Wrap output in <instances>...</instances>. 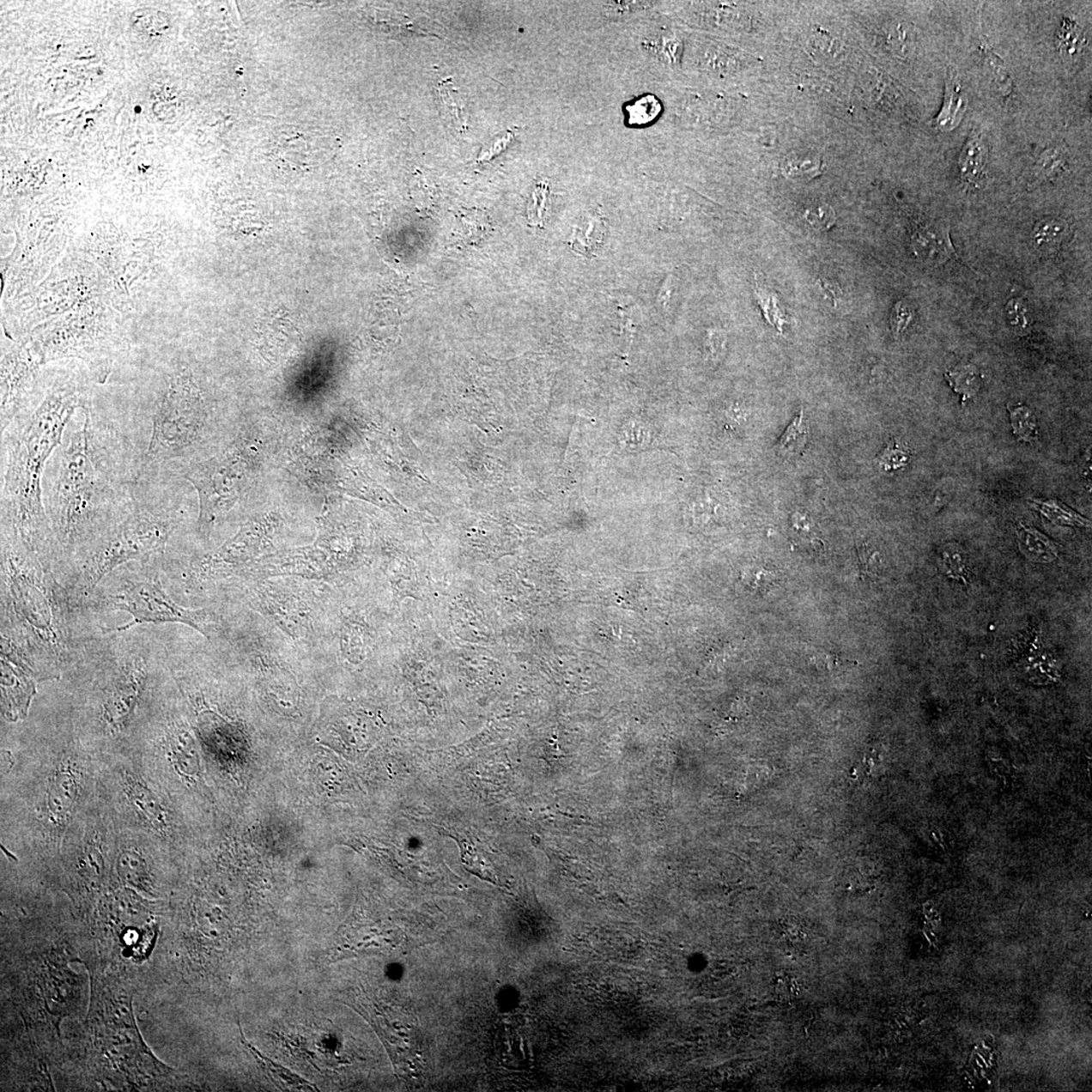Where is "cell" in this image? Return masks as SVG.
<instances>
[{
    "label": "cell",
    "mask_w": 1092,
    "mask_h": 1092,
    "mask_svg": "<svg viewBox=\"0 0 1092 1092\" xmlns=\"http://www.w3.org/2000/svg\"><path fill=\"white\" fill-rule=\"evenodd\" d=\"M239 1023L240 1029L241 1043L252 1055L256 1063H258L261 1071L271 1080V1083L282 1090H300V1091H320L314 1083L309 1082L299 1074L289 1071L278 1063L270 1059V1058L264 1055L255 1046L248 1042L244 1037L243 1031Z\"/></svg>",
    "instance_id": "13"
},
{
    "label": "cell",
    "mask_w": 1092,
    "mask_h": 1092,
    "mask_svg": "<svg viewBox=\"0 0 1092 1092\" xmlns=\"http://www.w3.org/2000/svg\"><path fill=\"white\" fill-rule=\"evenodd\" d=\"M1072 229L1068 221L1058 217L1044 218L1034 225L1031 239L1033 247L1040 254H1054L1071 239Z\"/></svg>",
    "instance_id": "17"
},
{
    "label": "cell",
    "mask_w": 1092,
    "mask_h": 1092,
    "mask_svg": "<svg viewBox=\"0 0 1092 1092\" xmlns=\"http://www.w3.org/2000/svg\"><path fill=\"white\" fill-rule=\"evenodd\" d=\"M146 502L136 490L132 503L100 537L85 566V587L88 590H94L118 567L146 561L165 550L173 523L157 505Z\"/></svg>",
    "instance_id": "4"
},
{
    "label": "cell",
    "mask_w": 1092,
    "mask_h": 1092,
    "mask_svg": "<svg viewBox=\"0 0 1092 1092\" xmlns=\"http://www.w3.org/2000/svg\"><path fill=\"white\" fill-rule=\"evenodd\" d=\"M910 453L907 446L901 443L893 440L884 449L877 458L878 465L884 471H892L906 468L909 463Z\"/></svg>",
    "instance_id": "31"
},
{
    "label": "cell",
    "mask_w": 1092,
    "mask_h": 1092,
    "mask_svg": "<svg viewBox=\"0 0 1092 1092\" xmlns=\"http://www.w3.org/2000/svg\"><path fill=\"white\" fill-rule=\"evenodd\" d=\"M1059 41L1063 54L1073 56L1082 50V31L1071 21H1066L1059 33Z\"/></svg>",
    "instance_id": "37"
},
{
    "label": "cell",
    "mask_w": 1092,
    "mask_h": 1092,
    "mask_svg": "<svg viewBox=\"0 0 1092 1092\" xmlns=\"http://www.w3.org/2000/svg\"><path fill=\"white\" fill-rule=\"evenodd\" d=\"M373 25L385 33L394 36H408L413 33H420L422 36H428L429 33L419 30V27L414 25L412 20L407 18L406 15H385L383 11L378 10L372 16Z\"/></svg>",
    "instance_id": "28"
},
{
    "label": "cell",
    "mask_w": 1092,
    "mask_h": 1092,
    "mask_svg": "<svg viewBox=\"0 0 1092 1092\" xmlns=\"http://www.w3.org/2000/svg\"><path fill=\"white\" fill-rule=\"evenodd\" d=\"M146 679L145 665L140 659L130 662L119 670L105 707L106 718L111 725L119 726L126 724L143 692Z\"/></svg>",
    "instance_id": "10"
},
{
    "label": "cell",
    "mask_w": 1092,
    "mask_h": 1092,
    "mask_svg": "<svg viewBox=\"0 0 1092 1092\" xmlns=\"http://www.w3.org/2000/svg\"><path fill=\"white\" fill-rule=\"evenodd\" d=\"M804 219L817 230H828L837 221L834 209L826 203H819L807 209Z\"/></svg>",
    "instance_id": "36"
},
{
    "label": "cell",
    "mask_w": 1092,
    "mask_h": 1092,
    "mask_svg": "<svg viewBox=\"0 0 1092 1092\" xmlns=\"http://www.w3.org/2000/svg\"><path fill=\"white\" fill-rule=\"evenodd\" d=\"M26 665L9 667L3 659V711L11 720H18L27 714L28 705L35 694V685L26 672Z\"/></svg>",
    "instance_id": "12"
},
{
    "label": "cell",
    "mask_w": 1092,
    "mask_h": 1092,
    "mask_svg": "<svg viewBox=\"0 0 1092 1092\" xmlns=\"http://www.w3.org/2000/svg\"><path fill=\"white\" fill-rule=\"evenodd\" d=\"M605 225L599 215L593 217L590 221L589 229L584 233L581 230L573 232L570 239L571 246L577 252L590 256L592 249H595L598 246L599 241L604 234Z\"/></svg>",
    "instance_id": "30"
},
{
    "label": "cell",
    "mask_w": 1092,
    "mask_h": 1092,
    "mask_svg": "<svg viewBox=\"0 0 1092 1092\" xmlns=\"http://www.w3.org/2000/svg\"><path fill=\"white\" fill-rule=\"evenodd\" d=\"M90 406L73 385L55 388L35 411L16 419L3 434V517L28 549L39 553L53 531L43 500V479L77 409Z\"/></svg>",
    "instance_id": "2"
},
{
    "label": "cell",
    "mask_w": 1092,
    "mask_h": 1092,
    "mask_svg": "<svg viewBox=\"0 0 1092 1092\" xmlns=\"http://www.w3.org/2000/svg\"><path fill=\"white\" fill-rule=\"evenodd\" d=\"M822 158L810 153L794 155L785 159L782 173L793 180H811L822 173Z\"/></svg>",
    "instance_id": "23"
},
{
    "label": "cell",
    "mask_w": 1092,
    "mask_h": 1092,
    "mask_svg": "<svg viewBox=\"0 0 1092 1092\" xmlns=\"http://www.w3.org/2000/svg\"><path fill=\"white\" fill-rule=\"evenodd\" d=\"M252 604L293 639H306L314 631V610L305 593L278 585H260L250 592Z\"/></svg>",
    "instance_id": "7"
},
{
    "label": "cell",
    "mask_w": 1092,
    "mask_h": 1092,
    "mask_svg": "<svg viewBox=\"0 0 1092 1092\" xmlns=\"http://www.w3.org/2000/svg\"><path fill=\"white\" fill-rule=\"evenodd\" d=\"M119 874L126 883L139 886L145 881V866L133 852H124L118 864Z\"/></svg>",
    "instance_id": "34"
},
{
    "label": "cell",
    "mask_w": 1092,
    "mask_h": 1092,
    "mask_svg": "<svg viewBox=\"0 0 1092 1092\" xmlns=\"http://www.w3.org/2000/svg\"><path fill=\"white\" fill-rule=\"evenodd\" d=\"M512 136H513V134L507 133V135L504 136L502 139L497 141V143H494L490 149L486 152H482L479 157V162L490 161L494 159L493 157L500 155V153L507 149L511 143Z\"/></svg>",
    "instance_id": "44"
},
{
    "label": "cell",
    "mask_w": 1092,
    "mask_h": 1092,
    "mask_svg": "<svg viewBox=\"0 0 1092 1092\" xmlns=\"http://www.w3.org/2000/svg\"><path fill=\"white\" fill-rule=\"evenodd\" d=\"M457 218L458 235L468 246H476L482 241L492 229L490 217L482 209H462Z\"/></svg>",
    "instance_id": "18"
},
{
    "label": "cell",
    "mask_w": 1092,
    "mask_h": 1092,
    "mask_svg": "<svg viewBox=\"0 0 1092 1092\" xmlns=\"http://www.w3.org/2000/svg\"><path fill=\"white\" fill-rule=\"evenodd\" d=\"M38 363L25 350L5 355L2 373V432L26 414L27 396Z\"/></svg>",
    "instance_id": "9"
},
{
    "label": "cell",
    "mask_w": 1092,
    "mask_h": 1092,
    "mask_svg": "<svg viewBox=\"0 0 1092 1092\" xmlns=\"http://www.w3.org/2000/svg\"><path fill=\"white\" fill-rule=\"evenodd\" d=\"M1016 542L1022 554L1038 564H1050L1059 556V549L1053 540L1022 523L1016 526Z\"/></svg>",
    "instance_id": "16"
},
{
    "label": "cell",
    "mask_w": 1092,
    "mask_h": 1092,
    "mask_svg": "<svg viewBox=\"0 0 1092 1092\" xmlns=\"http://www.w3.org/2000/svg\"><path fill=\"white\" fill-rule=\"evenodd\" d=\"M266 542L264 527L255 523L247 525L219 549L201 557L193 566V573L198 579L224 578L263 554Z\"/></svg>",
    "instance_id": "8"
},
{
    "label": "cell",
    "mask_w": 1092,
    "mask_h": 1092,
    "mask_svg": "<svg viewBox=\"0 0 1092 1092\" xmlns=\"http://www.w3.org/2000/svg\"><path fill=\"white\" fill-rule=\"evenodd\" d=\"M1008 409L1012 431L1017 440L1028 443L1036 440L1039 434L1037 419L1032 410L1022 403L1014 408L1009 406Z\"/></svg>",
    "instance_id": "27"
},
{
    "label": "cell",
    "mask_w": 1092,
    "mask_h": 1092,
    "mask_svg": "<svg viewBox=\"0 0 1092 1092\" xmlns=\"http://www.w3.org/2000/svg\"><path fill=\"white\" fill-rule=\"evenodd\" d=\"M776 573L766 567L754 568L746 574V582L755 593L765 595L769 593L777 584Z\"/></svg>",
    "instance_id": "38"
},
{
    "label": "cell",
    "mask_w": 1092,
    "mask_h": 1092,
    "mask_svg": "<svg viewBox=\"0 0 1092 1092\" xmlns=\"http://www.w3.org/2000/svg\"><path fill=\"white\" fill-rule=\"evenodd\" d=\"M82 423L65 436L48 466L46 512L52 531L65 545H76L116 521L135 497L138 469L124 460L123 446L110 428L96 422L91 406Z\"/></svg>",
    "instance_id": "1"
},
{
    "label": "cell",
    "mask_w": 1092,
    "mask_h": 1092,
    "mask_svg": "<svg viewBox=\"0 0 1092 1092\" xmlns=\"http://www.w3.org/2000/svg\"><path fill=\"white\" fill-rule=\"evenodd\" d=\"M809 429L804 411L788 426L776 446V452L783 457H794L804 452Z\"/></svg>",
    "instance_id": "24"
},
{
    "label": "cell",
    "mask_w": 1092,
    "mask_h": 1092,
    "mask_svg": "<svg viewBox=\"0 0 1092 1092\" xmlns=\"http://www.w3.org/2000/svg\"><path fill=\"white\" fill-rule=\"evenodd\" d=\"M111 610L133 616L132 622L115 630L123 631L140 623H180L209 637V616L204 610H186L165 593L158 578L151 581L129 582L112 597Z\"/></svg>",
    "instance_id": "6"
},
{
    "label": "cell",
    "mask_w": 1092,
    "mask_h": 1092,
    "mask_svg": "<svg viewBox=\"0 0 1092 1092\" xmlns=\"http://www.w3.org/2000/svg\"><path fill=\"white\" fill-rule=\"evenodd\" d=\"M438 91H440V99L446 109V115L451 119L455 129L459 130V132H464V130L468 129V118H465L463 106L459 104L457 95H455L452 78L440 82Z\"/></svg>",
    "instance_id": "29"
},
{
    "label": "cell",
    "mask_w": 1092,
    "mask_h": 1092,
    "mask_svg": "<svg viewBox=\"0 0 1092 1092\" xmlns=\"http://www.w3.org/2000/svg\"><path fill=\"white\" fill-rule=\"evenodd\" d=\"M945 378L953 391L963 397V402L974 397L982 385L980 371L972 364L953 368L945 374Z\"/></svg>",
    "instance_id": "22"
},
{
    "label": "cell",
    "mask_w": 1092,
    "mask_h": 1092,
    "mask_svg": "<svg viewBox=\"0 0 1092 1092\" xmlns=\"http://www.w3.org/2000/svg\"><path fill=\"white\" fill-rule=\"evenodd\" d=\"M1068 159L1067 153L1063 148L1058 146L1046 148L1040 153L1034 165L1033 184H1042L1065 173L1068 167Z\"/></svg>",
    "instance_id": "19"
},
{
    "label": "cell",
    "mask_w": 1092,
    "mask_h": 1092,
    "mask_svg": "<svg viewBox=\"0 0 1092 1092\" xmlns=\"http://www.w3.org/2000/svg\"><path fill=\"white\" fill-rule=\"evenodd\" d=\"M988 151L980 134L972 133L959 157L961 179L971 186L982 185L986 175Z\"/></svg>",
    "instance_id": "15"
},
{
    "label": "cell",
    "mask_w": 1092,
    "mask_h": 1092,
    "mask_svg": "<svg viewBox=\"0 0 1092 1092\" xmlns=\"http://www.w3.org/2000/svg\"><path fill=\"white\" fill-rule=\"evenodd\" d=\"M76 788L72 778L66 776L65 778H58L56 786L50 795L51 806L57 813H65L70 810L72 802L76 795Z\"/></svg>",
    "instance_id": "33"
},
{
    "label": "cell",
    "mask_w": 1092,
    "mask_h": 1092,
    "mask_svg": "<svg viewBox=\"0 0 1092 1092\" xmlns=\"http://www.w3.org/2000/svg\"><path fill=\"white\" fill-rule=\"evenodd\" d=\"M1033 507L1046 519L1061 526L1089 527L1090 521L1060 502L1059 500H1029Z\"/></svg>",
    "instance_id": "20"
},
{
    "label": "cell",
    "mask_w": 1092,
    "mask_h": 1092,
    "mask_svg": "<svg viewBox=\"0 0 1092 1092\" xmlns=\"http://www.w3.org/2000/svg\"><path fill=\"white\" fill-rule=\"evenodd\" d=\"M200 500L198 533L209 537L214 527L229 513L246 488V473L237 452L227 451L196 464L185 476Z\"/></svg>",
    "instance_id": "5"
},
{
    "label": "cell",
    "mask_w": 1092,
    "mask_h": 1092,
    "mask_svg": "<svg viewBox=\"0 0 1092 1092\" xmlns=\"http://www.w3.org/2000/svg\"><path fill=\"white\" fill-rule=\"evenodd\" d=\"M980 50L984 60H986V65L989 72H991L993 82L997 84L1001 95L1004 96L1005 99L1014 96L1016 91L1015 84L1012 82L1008 68L1005 67L1004 60L995 54L994 51L986 43L980 45Z\"/></svg>",
    "instance_id": "25"
},
{
    "label": "cell",
    "mask_w": 1092,
    "mask_h": 1092,
    "mask_svg": "<svg viewBox=\"0 0 1092 1092\" xmlns=\"http://www.w3.org/2000/svg\"><path fill=\"white\" fill-rule=\"evenodd\" d=\"M968 101L957 68L949 66L947 70L945 101L936 119V127L943 132L954 130L962 119Z\"/></svg>",
    "instance_id": "14"
},
{
    "label": "cell",
    "mask_w": 1092,
    "mask_h": 1092,
    "mask_svg": "<svg viewBox=\"0 0 1092 1092\" xmlns=\"http://www.w3.org/2000/svg\"><path fill=\"white\" fill-rule=\"evenodd\" d=\"M942 561L943 571L953 578L962 576L966 571L962 556L956 551H945L942 556Z\"/></svg>",
    "instance_id": "41"
},
{
    "label": "cell",
    "mask_w": 1092,
    "mask_h": 1092,
    "mask_svg": "<svg viewBox=\"0 0 1092 1092\" xmlns=\"http://www.w3.org/2000/svg\"><path fill=\"white\" fill-rule=\"evenodd\" d=\"M130 25L141 35L158 39L168 33L170 20L169 16L161 10L143 8L135 10L130 15Z\"/></svg>",
    "instance_id": "21"
},
{
    "label": "cell",
    "mask_w": 1092,
    "mask_h": 1092,
    "mask_svg": "<svg viewBox=\"0 0 1092 1092\" xmlns=\"http://www.w3.org/2000/svg\"><path fill=\"white\" fill-rule=\"evenodd\" d=\"M130 798L142 815L148 822L152 823L155 828L162 829L165 827V816L161 804L158 800L140 785H133L130 792Z\"/></svg>",
    "instance_id": "26"
},
{
    "label": "cell",
    "mask_w": 1092,
    "mask_h": 1092,
    "mask_svg": "<svg viewBox=\"0 0 1092 1092\" xmlns=\"http://www.w3.org/2000/svg\"><path fill=\"white\" fill-rule=\"evenodd\" d=\"M913 309L907 301H898L891 315V328L893 333L901 335L910 325L913 318Z\"/></svg>",
    "instance_id": "40"
},
{
    "label": "cell",
    "mask_w": 1092,
    "mask_h": 1092,
    "mask_svg": "<svg viewBox=\"0 0 1092 1092\" xmlns=\"http://www.w3.org/2000/svg\"><path fill=\"white\" fill-rule=\"evenodd\" d=\"M913 246L921 260L932 265L959 259L949 236V228L941 221H920L914 229Z\"/></svg>",
    "instance_id": "11"
},
{
    "label": "cell",
    "mask_w": 1092,
    "mask_h": 1092,
    "mask_svg": "<svg viewBox=\"0 0 1092 1092\" xmlns=\"http://www.w3.org/2000/svg\"><path fill=\"white\" fill-rule=\"evenodd\" d=\"M618 306H619L620 320H622L620 321V324H622V331L623 337L625 340L628 341V343H633L634 331L635 329L634 321V314H633L634 310L633 309L630 310L629 308H627V306H623L620 304L619 301H618Z\"/></svg>",
    "instance_id": "42"
},
{
    "label": "cell",
    "mask_w": 1092,
    "mask_h": 1092,
    "mask_svg": "<svg viewBox=\"0 0 1092 1092\" xmlns=\"http://www.w3.org/2000/svg\"><path fill=\"white\" fill-rule=\"evenodd\" d=\"M857 553L862 578L872 581L877 579L881 570L878 551L870 549L867 543H862L858 546Z\"/></svg>",
    "instance_id": "35"
},
{
    "label": "cell",
    "mask_w": 1092,
    "mask_h": 1092,
    "mask_svg": "<svg viewBox=\"0 0 1092 1092\" xmlns=\"http://www.w3.org/2000/svg\"><path fill=\"white\" fill-rule=\"evenodd\" d=\"M88 1025L100 1062L112 1077L141 1086L175 1075L148 1049L134 1019L133 997L124 988L95 978Z\"/></svg>",
    "instance_id": "3"
},
{
    "label": "cell",
    "mask_w": 1092,
    "mask_h": 1092,
    "mask_svg": "<svg viewBox=\"0 0 1092 1092\" xmlns=\"http://www.w3.org/2000/svg\"><path fill=\"white\" fill-rule=\"evenodd\" d=\"M548 197V185L544 184V182H540L532 193L531 203L529 204L528 208V218L533 225L542 226Z\"/></svg>",
    "instance_id": "39"
},
{
    "label": "cell",
    "mask_w": 1092,
    "mask_h": 1092,
    "mask_svg": "<svg viewBox=\"0 0 1092 1092\" xmlns=\"http://www.w3.org/2000/svg\"><path fill=\"white\" fill-rule=\"evenodd\" d=\"M674 288V271L665 278L663 287L659 289L658 294V306L662 312H667L670 299H672V292Z\"/></svg>",
    "instance_id": "43"
},
{
    "label": "cell",
    "mask_w": 1092,
    "mask_h": 1092,
    "mask_svg": "<svg viewBox=\"0 0 1092 1092\" xmlns=\"http://www.w3.org/2000/svg\"><path fill=\"white\" fill-rule=\"evenodd\" d=\"M1005 312L1010 325L1016 334L1025 337L1031 332L1033 322L1025 301L1019 298L1010 300L1006 304Z\"/></svg>",
    "instance_id": "32"
}]
</instances>
